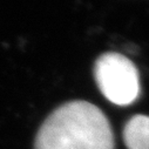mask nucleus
<instances>
[{"instance_id":"f257e3e1","label":"nucleus","mask_w":149,"mask_h":149,"mask_svg":"<svg viewBox=\"0 0 149 149\" xmlns=\"http://www.w3.org/2000/svg\"><path fill=\"white\" fill-rule=\"evenodd\" d=\"M35 149H114V134L102 110L70 101L48 115L35 136Z\"/></svg>"},{"instance_id":"f03ea898","label":"nucleus","mask_w":149,"mask_h":149,"mask_svg":"<svg viewBox=\"0 0 149 149\" xmlns=\"http://www.w3.org/2000/svg\"><path fill=\"white\" fill-rule=\"evenodd\" d=\"M99 89L107 100L118 106H128L140 95V78L135 65L120 53H104L94 65Z\"/></svg>"},{"instance_id":"7ed1b4c3","label":"nucleus","mask_w":149,"mask_h":149,"mask_svg":"<svg viewBox=\"0 0 149 149\" xmlns=\"http://www.w3.org/2000/svg\"><path fill=\"white\" fill-rule=\"evenodd\" d=\"M123 140L128 149H149V116H133L125 126Z\"/></svg>"}]
</instances>
